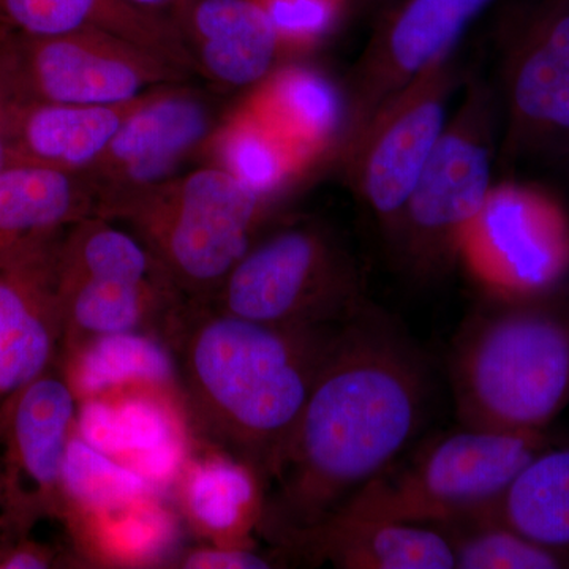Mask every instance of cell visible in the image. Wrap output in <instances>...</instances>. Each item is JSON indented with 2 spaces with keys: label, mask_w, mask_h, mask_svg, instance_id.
<instances>
[{
  "label": "cell",
  "mask_w": 569,
  "mask_h": 569,
  "mask_svg": "<svg viewBox=\"0 0 569 569\" xmlns=\"http://www.w3.org/2000/svg\"><path fill=\"white\" fill-rule=\"evenodd\" d=\"M26 99L13 44L0 47V171L13 163L11 159V137L18 108Z\"/></svg>",
  "instance_id": "30"
},
{
  "label": "cell",
  "mask_w": 569,
  "mask_h": 569,
  "mask_svg": "<svg viewBox=\"0 0 569 569\" xmlns=\"http://www.w3.org/2000/svg\"><path fill=\"white\" fill-rule=\"evenodd\" d=\"M97 216L84 176L13 162L0 171V258Z\"/></svg>",
  "instance_id": "21"
},
{
  "label": "cell",
  "mask_w": 569,
  "mask_h": 569,
  "mask_svg": "<svg viewBox=\"0 0 569 569\" xmlns=\"http://www.w3.org/2000/svg\"><path fill=\"white\" fill-rule=\"evenodd\" d=\"M250 104L307 162L339 151L347 129V97L317 70L288 67L276 71Z\"/></svg>",
  "instance_id": "22"
},
{
  "label": "cell",
  "mask_w": 569,
  "mask_h": 569,
  "mask_svg": "<svg viewBox=\"0 0 569 569\" xmlns=\"http://www.w3.org/2000/svg\"><path fill=\"white\" fill-rule=\"evenodd\" d=\"M498 110L486 82L467 84L400 212L389 241L417 277L443 274L459 260L468 228L496 187Z\"/></svg>",
  "instance_id": "6"
},
{
  "label": "cell",
  "mask_w": 569,
  "mask_h": 569,
  "mask_svg": "<svg viewBox=\"0 0 569 569\" xmlns=\"http://www.w3.org/2000/svg\"><path fill=\"white\" fill-rule=\"evenodd\" d=\"M216 151L217 164L249 186L264 201L279 193L309 164L252 104L224 127Z\"/></svg>",
  "instance_id": "24"
},
{
  "label": "cell",
  "mask_w": 569,
  "mask_h": 569,
  "mask_svg": "<svg viewBox=\"0 0 569 569\" xmlns=\"http://www.w3.org/2000/svg\"><path fill=\"white\" fill-rule=\"evenodd\" d=\"M212 130L211 107L201 97L176 84L164 86L82 173L96 194L97 216L176 178Z\"/></svg>",
  "instance_id": "15"
},
{
  "label": "cell",
  "mask_w": 569,
  "mask_h": 569,
  "mask_svg": "<svg viewBox=\"0 0 569 569\" xmlns=\"http://www.w3.org/2000/svg\"><path fill=\"white\" fill-rule=\"evenodd\" d=\"M496 0H406L388 14L348 84L340 159L388 102L419 77L455 58L468 29Z\"/></svg>",
  "instance_id": "14"
},
{
  "label": "cell",
  "mask_w": 569,
  "mask_h": 569,
  "mask_svg": "<svg viewBox=\"0 0 569 569\" xmlns=\"http://www.w3.org/2000/svg\"><path fill=\"white\" fill-rule=\"evenodd\" d=\"M339 569H455L447 537L436 527L336 512L280 548Z\"/></svg>",
  "instance_id": "18"
},
{
  "label": "cell",
  "mask_w": 569,
  "mask_h": 569,
  "mask_svg": "<svg viewBox=\"0 0 569 569\" xmlns=\"http://www.w3.org/2000/svg\"><path fill=\"white\" fill-rule=\"evenodd\" d=\"M11 44L26 97L40 102L123 103L187 78L160 56L102 29L20 36Z\"/></svg>",
  "instance_id": "13"
},
{
  "label": "cell",
  "mask_w": 569,
  "mask_h": 569,
  "mask_svg": "<svg viewBox=\"0 0 569 569\" xmlns=\"http://www.w3.org/2000/svg\"><path fill=\"white\" fill-rule=\"evenodd\" d=\"M563 156H569V144H568L567 151H565Z\"/></svg>",
  "instance_id": "36"
},
{
  "label": "cell",
  "mask_w": 569,
  "mask_h": 569,
  "mask_svg": "<svg viewBox=\"0 0 569 569\" xmlns=\"http://www.w3.org/2000/svg\"><path fill=\"white\" fill-rule=\"evenodd\" d=\"M460 84L455 58L427 71L385 104L339 159L356 197L388 238L445 132Z\"/></svg>",
  "instance_id": "10"
},
{
  "label": "cell",
  "mask_w": 569,
  "mask_h": 569,
  "mask_svg": "<svg viewBox=\"0 0 569 569\" xmlns=\"http://www.w3.org/2000/svg\"><path fill=\"white\" fill-rule=\"evenodd\" d=\"M0 21L26 37L102 29L140 44L189 73L198 69L173 18L127 0H0Z\"/></svg>",
  "instance_id": "20"
},
{
  "label": "cell",
  "mask_w": 569,
  "mask_h": 569,
  "mask_svg": "<svg viewBox=\"0 0 569 569\" xmlns=\"http://www.w3.org/2000/svg\"><path fill=\"white\" fill-rule=\"evenodd\" d=\"M460 258L489 298L556 293L569 269L567 217L548 194L500 183L468 228Z\"/></svg>",
  "instance_id": "12"
},
{
  "label": "cell",
  "mask_w": 569,
  "mask_h": 569,
  "mask_svg": "<svg viewBox=\"0 0 569 569\" xmlns=\"http://www.w3.org/2000/svg\"><path fill=\"white\" fill-rule=\"evenodd\" d=\"M272 560L257 550L246 548L200 549L182 560L181 568L189 569H268Z\"/></svg>",
  "instance_id": "32"
},
{
  "label": "cell",
  "mask_w": 569,
  "mask_h": 569,
  "mask_svg": "<svg viewBox=\"0 0 569 569\" xmlns=\"http://www.w3.org/2000/svg\"><path fill=\"white\" fill-rule=\"evenodd\" d=\"M340 325L277 326L179 305L162 328L193 429L253 475L258 493Z\"/></svg>",
  "instance_id": "2"
},
{
  "label": "cell",
  "mask_w": 569,
  "mask_h": 569,
  "mask_svg": "<svg viewBox=\"0 0 569 569\" xmlns=\"http://www.w3.org/2000/svg\"><path fill=\"white\" fill-rule=\"evenodd\" d=\"M62 361L100 337L144 332L182 305L133 233L91 216L63 231L58 247Z\"/></svg>",
  "instance_id": "7"
},
{
  "label": "cell",
  "mask_w": 569,
  "mask_h": 569,
  "mask_svg": "<svg viewBox=\"0 0 569 569\" xmlns=\"http://www.w3.org/2000/svg\"><path fill=\"white\" fill-rule=\"evenodd\" d=\"M274 21L280 39L302 43L335 26L343 0H258Z\"/></svg>",
  "instance_id": "29"
},
{
  "label": "cell",
  "mask_w": 569,
  "mask_h": 569,
  "mask_svg": "<svg viewBox=\"0 0 569 569\" xmlns=\"http://www.w3.org/2000/svg\"><path fill=\"white\" fill-rule=\"evenodd\" d=\"M432 376L402 325L366 301L337 329L312 391L258 493L276 548L339 511L406 452L425 425Z\"/></svg>",
  "instance_id": "1"
},
{
  "label": "cell",
  "mask_w": 569,
  "mask_h": 569,
  "mask_svg": "<svg viewBox=\"0 0 569 569\" xmlns=\"http://www.w3.org/2000/svg\"><path fill=\"white\" fill-rule=\"evenodd\" d=\"M500 157L563 156L569 144V0H535L501 41Z\"/></svg>",
  "instance_id": "9"
},
{
  "label": "cell",
  "mask_w": 569,
  "mask_h": 569,
  "mask_svg": "<svg viewBox=\"0 0 569 569\" xmlns=\"http://www.w3.org/2000/svg\"><path fill=\"white\" fill-rule=\"evenodd\" d=\"M436 529L451 545L456 569L569 568V557L530 541L482 512Z\"/></svg>",
  "instance_id": "25"
},
{
  "label": "cell",
  "mask_w": 569,
  "mask_h": 569,
  "mask_svg": "<svg viewBox=\"0 0 569 569\" xmlns=\"http://www.w3.org/2000/svg\"><path fill=\"white\" fill-rule=\"evenodd\" d=\"M264 204L213 164L134 194L103 219L129 224L182 305H209L253 246Z\"/></svg>",
  "instance_id": "4"
},
{
  "label": "cell",
  "mask_w": 569,
  "mask_h": 569,
  "mask_svg": "<svg viewBox=\"0 0 569 569\" xmlns=\"http://www.w3.org/2000/svg\"><path fill=\"white\" fill-rule=\"evenodd\" d=\"M198 70L231 89L268 80L282 39L258 0H189L176 13Z\"/></svg>",
  "instance_id": "17"
},
{
  "label": "cell",
  "mask_w": 569,
  "mask_h": 569,
  "mask_svg": "<svg viewBox=\"0 0 569 569\" xmlns=\"http://www.w3.org/2000/svg\"><path fill=\"white\" fill-rule=\"evenodd\" d=\"M482 515L569 557V445L539 451Z\"/></svg>",
  "instance_id": "23"
},
{
  "label": "cell",
  "mask_w": 569,
  "mask_h": 569,
  "mask_svg": "<svg viewBox=\"0 0 569 569\" xmlns=\"http://www.w3.org/2000/svg\"><path fill=\"white\" fill-rule=\"evenodd\" d=\"M253 475L224 458L194 468L187 478L186 498L190 515L206 529L223 531L241 522L247 508L257 505Z\"/></svg>",
  "instance_id": "27"
},
{
  "label": "cell",
  "mask_w": 569,
  "mask_h": 569,
  "mask_svg": "<svg viewBox=\"0 0 569 569\" xmlns=\"http://www.w3.org/2000/svg\"><path fill=\"white\" fill-rule=\"evenodd\" d=\"M77 359V377L69 378L74 391L100 392L129 378L167 380L174 376L170 351L157 346L144 332L100 337L66 361Z\"/></svg>",
  "instance_id": "26"
},
{
  "label": "cell",
  "mask_w": 569,
  "mask_h": 569,
  "mask_svg": "<svg viewBox=\"0 0 569 569\" xmlns=\"http://www.w3.org/2000/svg\"><path fill=\"white\" fill-rule=\"evenodd\" d=\"M56 563V550L29 535L0 538V569H48Z\"/></svg>",
  "instance_id": "31"
},
{
  "label": "cell",
  "mask_w": 569,
  "mask_h": 569,
  "mask_svg": "<svg viewBox=\"0 0 569 569\" xmlns=\"http://www.w3.org/2000/svg\"><path fill=\"white\" fill-rule=\"evenodd\" d=\"M62 234L0 258V406L61 362L58 247Z\"/></svg>",
  "instance_id": "16"
},
{
  "label": "cell",
  "mask_w": 569,
  "mask_h": 569,
  "mask_svg": "<svg viewBox=\"0 0 569 569\" xmlns=\"http://www.w3.org/2000/svg\"><path fill=\"white\" fill-rule=\"evenodd\" d=\"M163 88L114 104L50 103L26 97L14 118L11 159L82 174L102 157L134 112Z\"/></svg>",
  "instance_id": "19"
},
{
  "label": "cell",
  "mask_w": 569,
  "mask_h": 569,
  "mask_svg": "<svg viewBox=\"0 0 569 569\" xmlns=\"http://www.w3.org/2000/svg\"><path fill=\"white\" fill-rule=\"evenodd\" d=\"M552 443L548 430L501 432L462 426L427 441L407 459L400 456L337 512L429 527L481 515Z\"/></svg>",
  "instance_id": "5"
},
{
  "label": "cell",
  "mask_w": 569,
  "mask_h": 569,
  "mask_svg": "<svg viewBox=\"0 0 569 569\" xmlns=\"http://www.w3.org/2000/svg\"><path fill=\"white\" fill-rule=\"evenodd\" d=\"M77 419V391L58 367L0 406L2 538L63 518V466Z\"/></svg>",
  "instance_id": "11"
},
{
  "label": "cell",
  "mask_w": 569,
  "mask_h": 569,
  "mask_svg": "<svg viewBox=\"0 0 569 569\" xmlns=\"http://www.w3.org/2000/svg\"><path fill=\"white\" fill-rule=\"evenodd\" d=\"M367 298L355 258L317 223H295L253 242L213 307L277 326L342 325Z\"/></svg>",
  "instance_id": "8"
},
{
  "label": "cell",
  "mask_w": 569,
  "mask_h": 569,
  "mask_svg": "<svg viewBox=\"0 0 569 569\" xmlns=\"http://www.w3.org/2000/svg\"><path fill=\"white\" fill-rule=\"evenodd\" d=\"M132 6L141 10L152 11V13L164 14V17L173 18L179 10L186 6L189 0H127Z\"/></svg>",
  "instance_id": "33"
},
{
  "label": "cell",
  "mask_w": 569,
  "mask_h": 569,
  "mask_svg": "<svg viewBox=\"0 0 569 569\" xmlns=\"http://www.w3.org/2000/svg\"><path fill=\"white\" fill-rule=\"evenodd\" d=\"M146 488L140 473L112 463L88 441L71 437L63 466L66 509L73 505L99 509L123 507L127 501L141 497Z\"/></svg>",
  "instance_id": "28"
},
{
  "label": "cell",
  "mask_w": 569,
  "mask_h": 569,
  "mask_svg": "<svg viewBox=\"0 0 569 569\" xmlns=\"http://www.w3.org/2000/svg\"><path fill=\"white\" fill-rule=\"evenodd\" d=\"M3 533V519H2V485H0V538Z\"/></svg>",
  "instance_id": "34"
},
{
  "label": "cell",
  "mask_w": 569,
  "mask_h": 569,
  "mask_svg": "<svg viewBox=\"0 0 569 569\" xmlns=\"http://www.w3.org/2000/svg\"><path fill=\"white\" fill-rule=\"evenodd\" d=\"M449 381L463 427L548 430L569 403V298H489L456 336Z\"/></svg>",
  "instance_id": "3"
},
{
  "label": "cell",
  "mask_w": 569,
  "mask_h": 569,
  "mask_svg": "<svg viewBox=\"0 0 569 569\" xmlns=\"http://www.w3.org/2000/svg\"><path fill=\"white\" fill-rule=\"evenodd\" d=\"M350 2H353L355 6V3H369L370 0H350Z\"/></svg>",
  "instance_id": "35"
}]
</instances>
